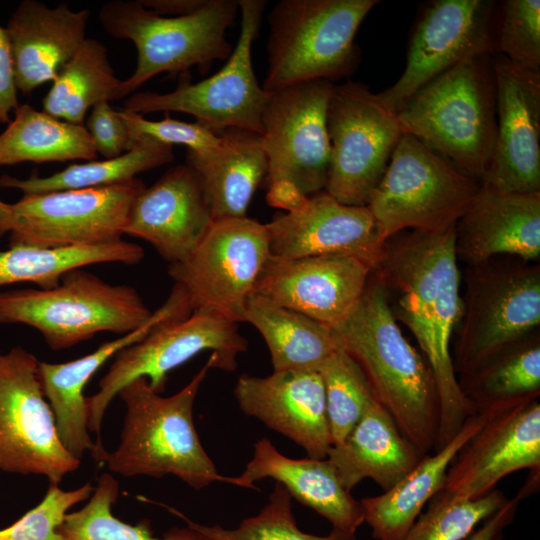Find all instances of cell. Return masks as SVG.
Listing matches in <instances>:
<instances>
[{"mask_svg": "<svg viewBox=\"0 0 540 540\" xmlns=\"http://www.w3.org/2000/svg\"><path fill=\"white\" fill-rule=\"evenodd\" d=\"M39 362L21 347L0 352V470L43 475L60 484L81 460L58 437L38 377Z\"/></svg>", "mask_w": 540, "mask_h": 540, "instance_id": "obj_15", "label": "cell"}, {"mask_svg": "<svg viewBox=\"0 0 540 540\" xmlns=\"http://www.w3.org/2000/svg\"><path fill=\"white\" fill-rule=\"evenodd\" d=\"M291 499L288 490L276 482L268 502L260 512L244 519L234 529H226L219 525H201L177 510L169 509L183 518L188 528L193 530L200 540H356L355 534L338 529H332L325 536L301 531L292 513Z\"/></svg>", "mask_w": 540, "mask_h": 540, "instance_id": "obj_38", "label": "cell"}, {"mask_svg": "<svg viewBox=\"0 0 540 540\" xmlns=\"http://www.w3.org/2000/svg\"><path fill=\"white\" fill-rule=\"evenodd\" d=\"M333 86L314 80L269 92L260 134L267 187L288 181L308 197L325 189L330 163L327 108Z\"/></svg>", "mask_w": 540, "mask_h": 540, "instance_id": "obj_16", "label": "cell"}, {"mask_svg": "<svg viewBox=\"0 0 540 540\" xmlns=\"http://www.w3.org/2000/svg\"><path fill=\"white\" fill-rule=\"evenodd\" d=\"M520 500L508 499L484 524L464 540H502L505 529L513 522Z\"/></svg>", "mask_w": 540, "mask_h": 540, "instance_id": "obj_46", "label": "cell"}, {"mask_svg": "<svg viewBox=\"0 0 540 540\" xmlns=\"http://www.w3.org/2000/svg\"><path fill=\"white\" fill-rule=\"evenodd\" d=\"M89 11H75L67 3L55 8L24 0L5 28L13 57L18 91L30 94L53 81L85 41Z\"/></svg>", "mask_w": 540, "mask_h": 540, "instance_id": "obj_25", "label": "cell"}, {"mask_svg": "<svg viewBox=\"0 0 540 540\" xmlns=\"http://www.w3.org/2000/svg\"><path fill=\"white\" fill-rule=\"evenodd\" d=\"M52 82L43 98L42 111L84 125L89 109L100 102L116 100L121 80L114 74L105 45L86 38Z\"/></svg>", "mask_w": 540, "mask_h": 540, "instance_id": "obj_34", "label": "cell"}, {"mask_svg": "<svg viewBox=\"0 0 540 540\" xmlns=\"http://www.w3.org/2000/svg\"><path fill=\"white\" fill-rule=\"evenodd\" d=\"M270 255L265 224L247 216L223 218L213 221L184 261L169 264L168 273L184 290L192 313L238 324Z\"/></svg>", "mask_w": 540, "mask_h": 540, "instance_id": "obj_12", "label": "cell"}, {"mask_svg": "<svg viewBox=\"0 0 540 540\" xmlns=\"http://www.w3.org/2000/svg\"><path fill=\"white\" fill-rule=\"evenodd\" d=\"M121 116L129 130L133 144L138 138H146L166 145H184L188 152L204 154L218 148L222 142L221 132L199 122L172 119L169 113L159 121L145 119L143 115L123 109Z\"/></svg>", "mask_w": 540, "mask_h": 540, "instance_id": "obj_43", "label": "cell"}, {"mask_svg": "<svg viewBox=\"0 0 540 540\" xmlns=\"http://www.w3.org/2000/svg\"><path fill=\"white\" fill-rule=\"evenodd\" d=\"M184 317L179 300L169 295L165 303L152 313L138 329L105 342L95 351L64 363L39 362L38 377L43 394L54 417L58 437L64 448L81 460L95 447L88 429V411L84 388L91 377L121 349L143 339L154 326Z\"/></svg>", "mask_w": 540, "mask_h": 540, "instance_id": "obj_26", "label": "cell"}, {"mask_svg": "<svg viewBox=\"0 0 540 540\" xmlns=\"http://www.w3.org/2000/svg\"><path fill=\"white\" fill-rule=\"evenodd\" d=\"M14 63L5 28L0 26V123H9L19 106Z\"/></svg>", "mask_w": 540, "mask_h": 540, "instance_id": "obj_45", "label": "cell"}, {"mask_svg": "<svg viewBox=\"0 0 540 540\" xmlns=\"http://www.w3.org/2000/svg\"><path fill=\"white\" fill-rule=\"evenodd\" d=\"M12 206L0 200V239L10 232Z\"/></svg>", "mask_w": 540, "mask_h": 540, "instance_id": "obj_49", "label": "cell"}, {"mask_svg": "<svg viewBox=\"0 0 540 540\" xmlns=\"http://www.w3.org/2000/svg\"><path fill=\"white\" fill-rule=\"evenodd\" d=\"M220 146L204 154L187 151L214 220L247 216L250 201L267 175V158L257 132L228 128Z\"/></svg>", "mask_w": 540, "mask_h": 540, "instance_id": "obj_30", "label": "cell"}, {"mask_svg": "<svg viewBox=\"0 0 540 540\" xmlns=\"http://www.w3.org/2000/svg\"><path fill=\"white\" fill-rule=\"evenodd\" d=\"M422 457L375 400L345 439L331 446L326 458L335 467L344 488L351 492L364 479L373 480L386 491Z\"/></svg>", "mask_w": 540, "mask_h": 540, "instance_id": "obj_28", "label": "cell"}, {"mask_svg": "<svg viewBox=\"0 0 540 540\" xmlns=\"http://www.w3.org/2000/svg\"><path fill=\"white\" fill-rule=\"evenodd\" d=\"M376 0H280L267 20V71L271 92L294 84L334 82L358 67L355 35Z\"/></svg>", "mask_w": 540, "mask_h": 540, "instance_id": "obj_5", "label": "cell"}, {"mask_svg": "<svg viewBox=\"0 0 540 540\" xmlns=\"http://www.w3.org/2000/svg\"><path fill=\"white\" fill-rule=\"evenodd\" d=\"M94 491L90 482L65 491L59 484L49 483L41 502L8 527L0 529V540H62L58 528L68 511L89 499Z\"/></svg>", "mask_w": 540, "mask_h": 540, "instance_id": "obj_42", "label": "cell"}, {"mask_svg": "<svg viewBox=\"0 0 540 540\" xmlns=\"http://www.w3.org/2000/svg\"><path fill=\"white\" fill-rule=\"evenodd\" d=\"M507 500L496 488L472 500L434 496L402 540H464Z\"/></svg>", "mask_w": 540, "mask_h": 540, "instance_id": "obj_40", "label": "cell"}, {"mask_svg": "<svg viewBox=\"0 0 540 540\" xmlns=\"http://www.w3.org/2000/svg\"><path fill=\"white\" fill-rule=\"evenodd\" d=\"M243 318L264 338L274 371L318 370L343 349L334 328L255 294L249 296Z\"/></svg>", "mask_w": 540, "mask_h": 540, "instance_id": "obj_31", "label": "cell"}, {"mask_svg": "<svg viewBox=\"0 0 540 540\" xmlns=\"http://www.w3.org/2000/svg\"><path fill=\"white\" fill-rule=\"evenodd\" d=\"M455 226L394 235L385 242L381 262L373 270L386 292L394 293V317L411 331L433 374L439 397L434 451L477 412L461 390L450 352L463 309Z\"/></svg>", "mask_w": 540, "mask_h": 540, "instance_id": "obj_1", "label": "cell"}, {"mask_svg": "<svg viewBox=\"0 0 540 540\" xmlns=\"http://www.w3.org/2000/svg\"><path fill=\"white\" fill-rule=\"evenodd\" d=\"M455 251L469 265L500 255L540 256V193H500L484 186L455 226Z\"/></svg>", "mask_w": 540, "mask_h": 540, "instance_id": "obj_24", "label": "cell"}, {"mask_svg": "<svg viewBox=\"0 0 540 540\" xmlns=\"http://www.w3.org/2000/svg\"><path fill=\"white\" fill-rule=\"evenodd\" d=\"M498 48L513 63L540 71V1L507 0L502 4Z\"/></svg>", "mask_w": 540, "mask_h": 540, "instance_id": "obj_41", "label": "cell"}, {"mask_svg": "<svg viewBox=\"0 0 540 540\" xmlns=\"http://www.w3.org/2000/svg\"><path fill=\"white\" fill-rule=\"evenodd\" d=\"M494 1L437 0L418 20L398 80L378 93L381 102L397 113L424 85L459 63L492 51Z\"/></svg>", "mask_w": 540, "mask_h": 540, "instance_id": "obj_17", "label": "cell"}, {"mask_svg": "<svg viewBox=\"0 0 540 540\" xmlns=\"http://www.w3.org/2000/svg\"><path fill=\"white\" fill-rule=\"evenodd\" d=\"M152 313L138 292L126 284H110L75 268L52 288L0 292V324L36 329L52 350H64L101 332L130 333Z\"/></svg>", "mask_w": 540, "mask_h": 540, "instance_id": "obj_7", "label": "cell"}, {"mask_svg": "<svg viewBox=\"0 0 540 540\" xmlns=\"http://www.w3.org/2000/svg\"><path fill=\"white\" fill-rule=\"evenodd\" d=\"M265 225L274 257L347 255L374 270L384 254L385 243L368 206L343 204L326 191L310 196L302 209L277 215Z\"/></svg>", "mask_w": 540, "mask_h": 540, "instance_id": "obj_21", "label": "cell"}, {"mask_svg": "<svg viewBox=\"0 0 540 540\" xmlns=\"http://www.w3.org/2000/svg\"><path fill=\"white\" fill-rule=\"evenodd\" d=\"M238 12V0H206L199 10L178 17L158 15L139 0L105 3L99 11L103 29L137 49L136 68L120 82L116 100L162 72L183 75L193 66L207 70L213 61L227 60L234 47L226 31Z\"/></svg>", "mask_w": 540, "mask_h": 540, "instance_id": "obj_6", "label": "cell"}, {"mask_svg": "<svg viewBox=\"0 0 540 540\" xmlns=\"http://www.w3.org/2000/svg\"><path fill=\"white\" fill-rule=\"evenodd\" d=\"M453 365L460 376L478 369L540 324V268L495 260L470 265Z\"/></svg>", "mask_w": 540, "mask_h": 540, "instance_id": "obj_9", "label": "cell"}, {"mask_svg": "<svg viewBox=\"0 0 540 540\" xmlns=\"http://www.w3.org/2000/svg\"><path fill=\"white\" fill-rule=\"evenodd\" d=\"M318 371L324 383L332 445H336L377 399L363 371L344 349L327 359Z\"/></svg>", "mask_w": 540, "mask_h": 540, "instance_id": "obj_39", "label": "cell"}, {"mask_svg": "<svg viewBox=\"0 0 540 540\" xmlns=\"http://www.w3.org/2000/svg\"><path fill=\"white\" fill-rule=\"evenodd\" d=\"M372 271L347 255H270L252 294L336 329L359 304Z\"/></svg>", "mask_w": 540, "mask_h": 540, "instance_id": "obj_20", "label": "cell"}, {"mask_svg": "<svg viewBox=\"0 0 540 540\" xmlns=\"http://www.w3.org/2000/svg\"><path fill=\"white\" fill-rule=\"evenodd\" d=\"M330 163L325 191L339 202L367 206L381 181L402 130L363 83L333 86L327 108Z\"/></svg>", "mask_w": 540, "mask_h": 540, "instance_id": "obj_13", "label": "cell"}, {"mask_svg": "<svg viewBox=\"0 0 540 540\" xmlns=\"http://www.w3.org/2000/svg\"><path fill=\"white\" fill-rule=\"evenodd\" d=\"M481 187L421 140L402 133L367 206L385 243L407 229L438 232L456 225Z\"/></svg>", "mask_w": 540, "mask_h": 540, "instance_id": "obj_8", "label": "cell"}, {"mask_svg": "<svg viewBox=\"0 0 540 540\" xmlns=\"http://www.w3.org/2000/svg\"><path fill=\"white\" fill-rule=\"evenodd\" d=\"M487 416L488 412L471 415L448 443L423 456L396 485L360 500L364 522L371 527L374 539L402 540L424 506L441 490L458 451L482 427Z\"/></svg>", "mask_w": 540, "mask_h": 540, "instance_id": "obj_29", "label": "cell"}, {"mask_svg": "<svg viewBox=\"0 0 540 540\" xmlns=\"http://www.w3.org/2000/svg\"><path fill=\"white\" fill-rule=\"evenodd\" d=\"M97 152L84 125L19 104L0 134V166L23 162L92 160Z\"/></svg>", "mask_w": 540, "mask_h": 540, "instance_id": "obj_32", "label": "cell"}, {"mask_svg": "<svg viewBox=\"0 0 540 540\" xmlns=\"http://www.w3.org/2000/svg\"><path fill=\"white\" fill-rule=\"evenodd\" d=\"M118 495V481L110 473H103L88 502L65 516L57 530L62 540H200L190 528L173 529L156 537L147 519L136 525L121 521L112 513Z\"/></svg>", "mask_w": 540, "mask_h": 540, "instance_id": "obj_37", "label": "cell"}, {"mask_svg": "<svg viewBox=\"0 0 540 540\" xmlns=\"http://www.w3.org/2000/svg\"><path fill=\"white\" fill-rule=\"evenodd\" d=\"M85 127L96 152L106 159L118 157L134 146L121 112L114 110L108 101L92 107Z\"/></svg>", "mask_w": 540, "mask_h": 540, "instance_id": "obj_44", "label": "cell"}, {"mask_svg": "<svg viewBox=\"0 0 540 540\" xmlns=\"http://www.w3.org/2000/svg\"><path fill=\"white\" fill-rule=\"evenodd\" d=\"M486 412V421L458 451L435 496L477 499L513 472H540L539 398Z\"/></svg>", "mask_w": 540, "mask_h": 540, "instance_id": "obj_19", "label": "cell"}, {"mask_svg": "<svg viewBox=\"0 0 540 540\" xmlns=\"http://www.w3.org/2000/svg\"><path fill=\"white\" fill-rule=\"evenodd\" d=\"M143 257L141 246L123 239L96 246L57 249L11 246L0 251V286L30 282L49 289L75 268L99 263L134 265Z\"/></svg>", "mask_w": 540, "mask_h": 540, "instance_id": "obj_35", "label": "cell"}, {"mask_svg": "<svg viewBox=\"0 0 540 540\" xmlns=\"http://www.w3.org/2000/svg\"><path fill=\"white\" fill-rule=\"evenodd\" d=\"M477 412L513 406L540 395V337L534 331L458 380Z\"/></svg>", "mask_w": 540, "mask_h": 540, "instance_id": "obj_33", "label": "cell"}, {"mask_svg": "<svg viewBox=\"0 0 540 540\" xmlns=\"http://www.w3.org/2000/svg\"><path fill=\"white\" fill-rule=\"evenodd\" d=\"M244 413L323 459L332 446L325 389L318 370L274 371L266 377L241 375L234 388Z\"/></svg>", "mask_w": 540, "mask_h": 540, "instance_id": "obj_22", "label": "cell"}, {"mask_svg": "<svg viewBox=\"0 0 540 540\" xmlns=\"http://www.w3.org/2000/svg\"><path fill=\"white\" fill-rule=\"evenodd\" d=\"M247 348L248 342L240 334L237 323L211 315L192 313L181 320L157 324L143 339L114 355L98 384V392L86 397L89 431L96 433V442L102 443L104 414L121 388L132 380L144 377L161 394L169 372L200 352L212 351L217 356L216 368L231 372L237 367V356Z\"/></svg>", "mask_w": 540, "mask_h": 540, "instance_id": "obj_11", "label": "cell"}, {"mask_svg": "<svg viewBox=\"0 0 540 540\" xmlns=\"http://www.w3.org/2000/svg\"><path fill=\"white\" fill-rule=\"evenodd\" d=\"M396 116L403 133L481 182L491 162L497 126L489 54L439 75L414 93Z\"/></svg>", "mask_w": 540, "mask_h": 540, "instance_id": "obj_4", "label": "cell"}, {"mask_svg": "<svg viewBox=\"0 0 540 540\" xmlns=\"http://www.w3.org/2000/svg\"><path fill=\"white\" fill-rule=\"evenodd\" d=\"M145 188L135 178L99 188L23 194L12 206L9 247H85L122 239L130 207Z\"/></svg>", "mask_w": 540, "mask_h": 540, "instance_id": "obj_14", "label": "cell"}, {"mask_svg": "<svg viewBox=\"0 0 540 540\" xmlns=\"http://www.w3.org/2000/svg\"><path fill=\"white\" fill-rule=\"evenodd\" d=\"M496 138L482 186L500 193H540V71L498 53L490 58Z\"/></svg>", "mask_w": 540, "mask_h": 540, "instance_id": "obj_18", "label": "cell"}, {"mask_svg": "<svg viewBox=\"0 0 540 540\" xmlns=\"http://www.w3.org/2000/svg\"><path fill=\"white\" fill-rule=\"evenodd\" d=\"M139 2L158 15L178 17L199 10L206 0H139Z\"/></svg>", "mask_w": 540, "mask_h": 540, "instance_id": "obj_48", "label": "cell"}, {"mask_svg": "<svg viewBox=\"0 0 540 540\" xmlns=\"http://www.w3.org/2000/svg\"><path fill=\"white\" fill-rule=\"evenodd\" d=\"M213 221L198 174L178 164L135 197L124 234L150 243L172 264L193 252Z\"/></svg>", "mask_w": 540, "mask_h": 540, "instance_id": "obj_23", "label": "cell"}, {"mask_svg": "<svg viewBox=\"0 0 540 540\" xmlns=\"http://www.w3.org/2000/svg\"><path fill=\"white\" fill-rule=\"evenodd\" d=\"M174 160L173 147L146 138H138L129 151L114 158L73 164L47 177L36 174L20 179L0 177V188H13L23 194L112 186L136 178V175Z\"/></svg>", "mask_w": 540, "mask_h": 540, "instance_id": "obj_36", "label": "cell"}, {"mask_svg": "<svg viewBox=\"0 0 540 540\" xmlns=\"http://www.w3.org/2000/svg\"><path fill=\"white\" fill-rule=\"evenodd\" d=\"M212 353L191 381L171 396H161L147 379L139 377L118 392L126 406L120 444L114 451L95 442L91 456L116 474L161 478L174 475L195 490L213 482L236 486L235 477L218 473L204 450L193 421V405L210 368H216Z\"/></svg>", "mask_w": 540, "mask_h": 540, "instance_id": "obj_3", "label": "cell"}, {"mask_svg": "<svg viewBox=\"0 0 540 540\" xmlns=\"http://www.w3.org/2000/svg\"><path fill=\"white\" fill-rule=\"evenodd\" d=\"M241 15L239 38L223 67L202 81L191 83L181 75L177 87L167 93L135 92L124 109L140 115L181 112L221 132L239 128L262 132V113L269 92L259 84L252 63V46L258 36L267 1L238 0Z\"/></svg>", "mask_w": 540, "mask_h": 540, "instance_id": "obj_10", "label": "cell"}, {"mask_svg": "<svg viewBox=\"0 0 540 540\" xmlns=\"http://www.w3.org/2000/svg\"><path fill=\"white\" fill-rule=\"evenodd\" d=\"M272 478L301 504L310 507L333 526L355 534L364 522L363 508L342 485L328 458L293 459L280 453L266 437L254 444V452L236 486L256 489L255 482Z\"/></svg>", "mask_w": 540, "mask_h": 540, "instance_id": "obj_27", "label": "cell"}, {"mask_svg": "<svg viewBox=\"0 0 540 540\" xmlns=\"http://www.w3.org/2000/svg\"><path fill=\"white\" fill-rule=\"evenodd\" d=\"M335 330L402 435L422 456L434 451L439 428L435 380L426 360L404 337L374 271L359 304Z\"/></svg>", "mask_w": 540, "mask_h": 540, "instance_id": "obj_2", "label": "cell"}, {"mask_svg": "<svg viewBox=\"0 0 540 540\" xmlns=\"http://www.w3.org/2000/svg\"><path fill=\"white\" fill-rule=\"evenodd\" d=\"M266 199L270 206L281 208L288 213L302 209L307 204L309 197L292 183L277 181L268 186Z\"/></svg>", "mask_w": 540, "mask_h": 540, "instance_id": "obj_47", "label": "cell"}]
</instances>
